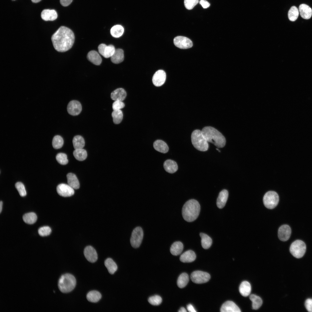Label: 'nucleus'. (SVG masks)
<instances>
[{
  "instance_id": "obj_1",
  "label": "nucleus",
  "mask_w": 312,
  "mask_h": 312,
  "mask_svg": "<svg viewBox=\"0 0 312 312\" xmlns=\"http://www.w3.org/2000/svg\"><path fill=\"white\" fill-rule=\"evenodd\" d=\"M51 40L55 50L59 52H64L69 50L73 46L75 36L70 29L62 26L52 35Z\"/></svg>"
},
{
  "instance_id": "obj_2",
  "label": "nucleus",
  "mask_w": 312,
  "mask_h": 312,
  "mask_svg": "<svg viewBox=\"0 0 312 312\" xmlns=\"http://www.w3.org/2000/svg\"><path fill=\"white\" fill-rule=\"evenodd\" d=\"M201 132L208 142L213 144L219 148L225 146L226 143L225 137L216 129L210 126L206 127L202 129Z\"/></svg>"
},
{
  "instance_id": "obj_3",
  "label": "nucleus",
  "mask_w": 312,
  "mask_h": 312,
  "mask_svg": "<svg viewBox=\"0 0 312 312\" xmlns=\"http://www.w3.org/2000/svg\"><path fill=\"white\" fill-rule=\"evenodd\" d=\"M200 205L197 201L194 199L187 201L182 209V215L185 220L192 222L198 217L200 211Z\"/></svg>"
},
{
  "instance_id": "obj_4",
  "label": "nucleus",
  "mask_w": 312,
  "mask_h": 312,
  "mask_svg": "<svg viewBox=\"0 0 312 312\" xmlns=\"http://www.w3.org/2000/svg\"><path fill=\"white\" fill-rule=\"evenodd\" d=\"M76 281L75 277L72 274L66 273L62 275L58 282V287L60 291L63 293H67L72 291L75 288Z\"/></svg>"
},
{
  "instance_id": "obj_5",
  "label": "nucleus",
  "mask_w": 312,
  "mask_h": 312,
  "mask_svg": "<svg viewBox=\"0 0 312 312\" xmlns=\"http://www.w3.org/2000/svg\"><path fill=\"white\" fill-rule=\"evenodd\" d=\"M191 139L192 145L197 150L201 151L208 150V142L203 136L201 131L196 129L193 131L191 134Z\"/></svg>"
},
{
  "instance_id": "obj_6",
  "label": "nucleus",
  "mask_w": 312,
  "mask_h": 312,
  "mask_svg": "<svg viewBox=\"0 0 312 312\" xmlns=\"http://www.w3.org/2000/svg\"><path fill=\"white\" fill-rule=\"evenodd\" d=\"M306 247L305 243L302 241L297 240L293 242L290 248L291 254L295 257L300 258L304 254Z\"/></svg>"
},
{
  "instance_id": "obj_7",
  "label": "nucleus",
  "mask_w": 312,
  "mask_h": 312,
  "mask_svg": "<svg viewBox=\"0 0 312 312\" xmlns=\"http://www.w3.org/2000/svg\"><path fill=\"white\" fill-rule=\"evenodd\" d=\"M279 200L278 194L274 191H269L264 195L263 198V203L267 208L272 209L278 205Z\"/></svg>"
},
{
  "instance_id": "obj_8",
  "label": "nucleus",
  "mask_w": 312,
  "mask_h": 312,
  "mask_svg": "<svg viewBox=\"0 0 312 312\" xmlns=\"http://www.w3.org/2000/svg\"><path fill=\"white\" fill-rule=\"evenodd\" d=\"M142 229L140 226L135 228L133 231L130 238L131 246L134 248L139 247L142 241L143 237Z\"/></svg>"
},
{
  "instance_id": "obj_9",
  "label": "nucleus",
  "mask_w": 312,
  "mask_h": 312,
  "mask_svg": "<svg viewBox=\"0 0 312 312\" xmlns=\"http://www.w3.org/2000/svg\"><path fill=\"white\" fill-rule=\"evenodd\" d=\"M190 278L194 283L200 284L206 283L210 279V275L208 273L200 271H196L192 273Z\"/></svg>"
},
{
  "instance_id": "obj_10",
  "label": "nucleus",
  "mask_w": 312,
  "mask_h": 312,
  "mask_svg": "<svg viewBox=\"0 0 312 312\" xmlns=\"http://www.w3.org/2000/svg\"><path fill=\"white\" fill-rule=\"evenodd\" d=\"M174 43L177 47L181 49H187L193 46L192 41L189 38L184 36H179L174 39Z\"/></svg>"
},
{
  "instance_id": "obj_11",
  "label": "nucleus",
  "mask_w": 312,
  "mask_h": 312,
  "mask_svg": "<svg viewBox=\"0 0 312 312\" xmlns=\"http://www.w3.org/2000/svg\"><path fill=\"white\" fill-rule=\"evenodd\" d=\"M57 193L60 196L64 197L70 196L74 195V189L68 184L61 183L58 185L56 188Z\"/></svg>"
},
{
  "instance_id": "obj_12",
  "label": "nucleus",
  "mask_w": 312,
  "mask_h": 312,
  "mask_svg": "<svg viewBox=\"0 0 312 312\" xmlns=\"http://www.w3.org/2000/svg\"><path fill=\"white\" fill-rule=\"evenodd\" d=\"M115 50V47L112 45H107L104 44H101L98 47L99 53L105 58L111 57L114 53Z\"/></svg>"
},
{
  "instance_id": "obj_13",
  "label": "nucleus",
  "mask_w": 312,
  "mask_h": 312,
  "mask_svg": "<svg viewBox=\"0 0 312 312\" xmlns=\"http://www.w3.org/2000/svg\"><path fill=\"white\" fill-rule=\"evenodd\" d=\"M82 110L81 105L80 103L76 100H72L68 103L67 107L68 113L72 116L79 115Z\"/></svg>"
},
{
  "instance_id": "obj_14",
  "label": "nucleus",
  "mask_w": 312,
  "mask_h": 312,
  "mask_svg": "<svg viewBox=\"0 0 312 312\" xmlns=\"http://www.w3.org/2000/svg\"><path fill=\"white\" fill-rule=\"evenodd\" d=\"M166 78L165 72L162 70L157 71L153 75L152 82L155 86L159 87L165 83Z\"/></svg>"
},
{
  "instance_id": "obj_15",
  "label": "nucleus",
  "mask_w": 312,
  "mask_h": 312,
  "mask_svg": "<svg viewBox=\"0 0 312 312\" xmlns=\"http://www.w3.org/2000/svg\"><path fill=\"white\" fill-rule=\"evenodd\" d=\"M291 233V229L289 225L287 224L281 226L278 229V238L282 241L287 240L290 238Z\"/></svg>"
},
{
  "instance_id": "obj_16",
  "label": "nucleus",
  "mask_w": 312,
  "mask_h": 312,
  "mask_svg": "<svg viewBox=\"0 0 312 312\" xmlns=\"http://www.w3.org/2000/svg\"><path fill=\"white\" fill-rule=\"evenodd\" d=\"M84 254L86 259L90 262H95L97 259L96 252L94 248L91 246H88L85 248Z\"/></svg>"
},
{
  "instance_id": "obj_17",
  "label": "nucleus",
  "mask_w": 312,
  "mask_h": 312,
  "mask_svg": "<svg viewBox=\"0 0 312 312\" xmlns=\"http://www.w3.org/2000/svg\"><path fill=\"white\" fill-rule=\"evenodd\" d=\"M221 312H240V309L233 302L227 301L222 305L220 308Z\"/></svg>"
},
{
  "instance_id": "obj_18",
  "label": "nucleus",
  "mask_w": 312,
  "mask_h": 312,
  "mask_svg": "<svg viewBox=\"0 0 312 312\" xmlns=\"http://www.w3.org/2000/svg\"><path fill=\"white\" fill-rule=\"evenodd\" d=\"M228 196V192L225 189L223 190L219 193L216 201L217 205L219 208L222 209L224 207Z\"/></svg>"
},
{
  "instance_id": "obj_19",
  "label": "nucleus",
  "mask_w": 312,
  "mask_h": 312,
  "mask_svg": "<svg viewBox=\"0 0 312 312\" xmlns=\"http://www.w3.org/2000/svg\"><path fill=\"white\" fill-rule=\"evenodd\" d=\"M41 16L42 19L45 21H53L57 17V12L54 10H44L42 12Z\"/></svg>"
},
{
  "instance_id": "obj_20",
  "label": "nucleus",
  "mask_w": 312,
  "mask_h": 312,
  "mask_svg": "<svg viewBox=\"0 0 312 312\" xmlns=\"http://www.w3.org/2000/svg\"><path fill=\"white\" fill-rule=\"evenodd\" d=\"M299 11L302 18L306 19L310 18L312 15L311 8L307 5L302 4L299 7Z\"/></svg>"
},
{
  "instance_id": "obj_21",
  "label": "nucleus",
  "mask_w": 312,
  "mask_h": 312,
  "mask_svg": "<svg viewBox=\"0 0 312 312\" xmlns=\"http://www.w3.org/2000/svg\"><path fill=\"white\" fill-rule=\"evenodd\" d=\"M127 95L125 91L123 88H117L112 92L111 94V99L113 100L122 101Z\"/></svg>"
},
{
  "instance_id": "obj_22",
  "label": "nucleus",
  "mask_w": 312,
  "mask_h": 312,
  "mask_svg": "<svg viewBox=\"0 0 312 312\" xmlns=\"http://www.w3.org/2000/svg\"><path fill=\"white\" fill-rule=\"evenodd\" d=\"M195 253L192 250H189L183 253L180 257V261L183 263L193 262L196 258Z\"/></svg>"
},
{
  "instance_id": "obj_23",
  "label": "nucleus",
  "mask_w": 312,
  "mask_h": 312,
  "mask_svg": "<svg viewBox=\"0 0 312 312\" xmlns=\"http://www.w3.org/2000/svg\"><path fill=\"white\" fill-rule=\"evenodd\" d=\"M88 59L93 64L99 65L102 62V59L99 54L94 50L89 51L87 55Z\"/></svg>"
},
{
  "instance_id": "obj_24",
  "label": "nucleus",
  "mask_w": 312,
  "mask_h": 312,
  "mask_svg": "<svg viewBox=\"0 0 312 312\" xmlns=\"http://www.w3.org/2000/svg\"><path fill=\"white\" fill-rule=\"evenodd\" d=\"M164 167L165 170L170 173L175 172L178 170V166L177 163L171 159H167L165 161L164 164Z\"/></svg>"
},
{
  "instance_id": "obj_25",
  "label": "nucleus",
  "mask_w": 312,
  "mask_h": 312,
  "mask_svg": "<svg viewBox=\"0 0 312 312\" xmlns=\"http://www.w3.org/2000/svg\"><path fill=\"white\" fill-rule=\"evenodd\" d=\"M124 58L123 50L121 49H118L115 50L114 53L111 57V60L113 63L118 64L123 61Z\"/></svg>"
},
{
  "instance_id": "obj_26",
  "label": "nucleus",
  "mask_w": 312,
  "mask_h": 312,
  "mask_svg": "<svg viewBox=\"0 0 312 312\" xmlns=\"http://www.w3.org/2000/svg\"><path fill=\"white\" fill-rule=\"evenodd\" d=\"M154 149L158 151L163 153H167L169 150L168 147L166 143L161 140H157L153 143Z\"/></svg>"
},
{
  "instance_id": "obj_27",
  "label": "nucleus",
  "mask_w": 312,
  "mask_h": 312,
  "mask_svg": "<svg viewBox=\"0 0 312 312\" xmlns=\"http://www.w3.org/2000/svg\"><path fill=\"white\" fill-rule=\"evenodd\" d=\"M68 184L73 189H77L80 187L79 181L76 175L72 173L68 174L66 176Z\"/></svg>"
},
{
  "instance_id": "obj_28",
  "label": "nucleus",
  "mask_w": 312,
  "mask_h": 312,
  "mask_svg": "<svg viewBox=\"0 0 312 312\" xmlns=\"http://www.w3.org/2000/svg\"><path fill=\"white\" fill-rule=\"evenodd\" d=\"M251 286L249 282L244 281L242 282L239 288V291L243 296L246 297L249 296L251 292Z\"/></svg>"
},
{
  "instance_id": "obj_29",
  "label": "nucleus",
  "mask_w": 312,
  "mask_h": 312,
  "mask_svg": "<svg viewBox=\"0 0 312 312\" xmlns=\"http://www.w3.org/2000/svg\"><path fill=\"white\" fill-rule=\"evenodd\" d=\"M183 248V245L181 242H176L171 245L170 249V252L173 255L177 256L181 253Z\"/></svg>"
},
{
  "instance_id": "obj_30",
  "label": "nucleus",
  "mask_w": 312,
  "mask_h": 312,
  "mask_svg": "<svg viewBox=\"0 0 312 312\" xmlns=\"http://www.w3.org/2000/svg\"><path fill=\"white\" fill-rule=\"evenodd\" d=\"M101 295L98 291L93 290L89 291L86 295V298L88 301L94 303L99 301L101 298Z\"/></svg>"
},
{
  "instance_id": "obj_31",
  "label": "nucleus",
  "mask_w": 312,
  "mask_h": 312,
  "mask_svg": "<svg viewBox=\"0 0 312 312\" xmlns=\"http://www.w3.org/2000/svg\"><path fill=\"white\" fill-rule=\"evenodd\" d=\"M200 236L201 238V245L205 249L209 248L212 245V240L211 238L206 234L200 233Z\"/></svg>"
},
{
  "instance_id": "obj_32",
  "label": "nucleus",
  "mask_w": 312,
  "mask_h": 312,
  "mask_svg": "<svg viewBox=\"0 0 312 312\" xmlns=\"http://www.w3.org/2000/svg\"><path fill=\"white\" fill-rule=\"evenodd\" d=\"M104 264L109 272L111 274H114L117 269L118 267L116 264L111 258L106 259L105 261Z\"/></svg>"
},
{
  "instance_id": "obj_33",
  "label": "nucleus",
  "mask_w": 312,
  "mask_h": 312,
  "mask_svg": "<svg viewBox=\"0 0 312 312\" xmlns=\"http://www.w3.org/2000/svg\"><path fill=\"white\" fill-rule=\"evenodd\" d=\"M249 298L252 302V306L253 309H258L262 305L263 301L260 297L255 294H252L250 295Z\"/></svg>"
},
{
  "instance_id": "obj_34",
  "label": "nucleus",
  "mask_w": 312,
  "mask_h": 312,
  "mask_svg": "<svg viewBox=\"0 0 312 312\" xmlns=\"http://www.w3.org/2000/svg\"><path fill=\"white\" fill-rule=\"evenodd\" d=\"M73 155L75 159L79 161L85 160L87 156L86 151L83 148L75 149Z\"/></svg>"
},
{
  "instance_id": "obj_35",
  "label": "nucleus",
  "mask_w": 312,
  "mask_h": 312,
  "mask_svg": "<svg viewBox=\"0 0 312 312\" xmlns=\"http://www.w3.org/2000/svg\"><path fill=\"white\" fill-rule=\"evenodd\" d=\"M23 219L25 223L29 224H32L36 222L37 217L35 213L31 212L24 214L23 216Z\"/></svg>"
},
{
  "instance_id": "obj_36",
  "label": "nucleus",
  "mask_w": 312,
  "mask_h": 312,
  "mask_svg": "<svg viewBox=\"0 0 312 312\" xmlns=\"http://www.w3.org/2000/svg\"><path fill=\"white\" fill-rule=\"evenodd\" d=\"M189 281L188 275L185 273H182L179 276L177 281V285L180 288L185 287Z\"/></svg>"
},
{
  "instance_id": "obj_37",
  "label": "nucleus",
  "mask_w": 312,
  "mask_h": 312,
  "mask_svg": "<svg viewBox=\"0 0 312 312\" xmlns=\"http://www.w3.org/2000/svg\"><path fill=\"white\" fill-rule=\"evenodd\" d=\"M110 34L115 38H119L121 36L124 32L123 27L120 25H116L113 26L111 29Z\"/></svg>"
},
{
  "instance_id": "obj_38",
  "label": "nucleus",
  "mask_w": 312,
  "mask_h": 312,
  "mask_svg": "<svg viewBox=\"0 0 312 312\" xmlns=\"http://www.w3.org/2000/svg\"><path fill=\"white\" fill-rule=\"evenodd\" d=\"M73 143L75 149L83 148L85 144L83 138L79 135L75 136L73 138Z\"/></svg>"
},
{
  "instance_id": "obj_39",
  "label": "nucleus",
  "mask_w": 312,
  "mask_h": 312,
  "mask_svg": "<svg viewBox=\"0 0 312 312\" xmlns=\"http://www.w3.org/2000/svg\"><path fill=\"white\" fill-rule=\"evenodd\" d=\"M114 122L116 124H119L121 122L123 118V113L120 110H113L112 114Z\"/></svg>"
},
{
  "instance_id": "obj_40",
  "label": "nucleus",
  "mask_w": 312,
  "mask_h": 312,
  "mask_svg": "<svg viewBox=\"0 0 312 312\" xmlns=\"http://www.w3.org/2000/svg\"><path fill=\"white\" fill-rule=\"evenodd\" d=\"M288 17L291 21H296L299 15V11L298 8L295 6L291 7L288 12Z\"/></svg>"
},
{
  "instance_id": "obj_41",
  "label": "nucleus",
  "mask_w": 312,
  "mask_h": 312,
  "mask_svg": "<svg viewBox=\"0 0 312 312\" xmlns=\"http://www.w3.org/2000/svg\"><path fill=\"white\" fill-rule=\"evenodd\" d=\"M63 144V139L60 136L56 135L53 137L52 141V145L55 149H58L61 148Z\"/></svg>"
},
{
  "instance_id": "obj_42",
  "label": "nucleus",
  "mask_w": 312,
  "mask_h": 312,
  "mask_svg": "<svg viewBox=\"0 0 312 312\" xmlns=\"http://www.w3.org/2000/svg\"><path fill=\"white\" fill-rule=\"evenodd\" d=\"M56 159L57 161L61 165H66L68 163L67 156L66 154L64 153H58L56 156Z\"/></svg>"
},
{
  "instance_id": "obj_43",
  "label": "nucleus",
  "mask_w": 312,
  "mask_h": 312,
  "mask_svg": "<svg viewBox=\"0 0 312 312\" xmlns=\"http://www.w3.org/2000/svg\"><path fill=\"white\" fill-rule=\"evenodd\" d=\"M148 302L151 304L157 306L160 304L162 302L161 298L159 296L156 295L150 297Z\"/></svg>"
},
{
  "instance_id": "obj_44",
  "label": "nucleus",
  "mask_w": 312,
  "mask_h": 312,
  "mask_svg": "<svg viewBox=\"0 0 312 312\" xmlns=\"http://www.w3.org/2000/svg\"><path fill=\"white\" fill-rule=\"evenodd\" d=\"M15 187L21 196L24 197L26 195L27 193L25 186L22 182H18L16 183L15 184Z\"/></svg>"
},
{
  "instance_id": "obj_45",
  "label": "nucleus",
  "mask_w": 312,
  "mask_h": 312,
  "mask_svg": "<svg viewBox=\"0 0 312 312\" xmlns=\"http://www.w3.org/2000/svg\"><path fill=\"white\" fill-rule=\"evenodd\" d=\"M38 232L40 236L44 237L49 235L51 232V230L49 226H45L39 228Z\"/></svg>"
},
{
  "instance_id": "obj_46",
  "label": "nucleus",
  "mask_w": 312,
  "mask_h": 312,
  "mask_svg": "<svg viewBox=\"0 0 312 312\" xmlns=\"http://www.w3.org/2000/svg\"><path fill=\"white\" fill-rule=\"evenodd\" d=\"M198 3V0H184V4L185 8L191 10Z\"/></svg>"
},
{
  "instance_id": "obj_47",
  "label": "nucleus",
  "mask_w": 312,
  "mask_h": 312,
  "mask_svg": "<svg viewBox=\"0 0 312 312\" xmlns=\"http://www.w3.org/2000/svg\"><path fill=\"white\" fill-rule=\"evenodd\" d=\"M124 107L125 104L121 101H115L112 104V108L113 110L120 109L124 108Z\"/></svg>"
},
{
  "instance_id": "obj_48",
  "label": "nucleus",
  "mask_w": 312,
  "mask_h": 312,
  "mask_svg": "<svg viewBox=\"0 0 312 312\" xmlns=\"http://www.w3.org/2000/svg\"><path fill=\"white\" fill-rule=\"evenodd\" d=\"M305 305L306 309L308 311L312 312V299H307L305 301Z\"/></svg>"
},
{
  "instance_id": "obj_49",
  "label": "nucleus",
  "mask_w": 312,
  "mask_h": 312,
  "mask_svg": "<svg viewBox=\"0 0 312 312\" xmlns=\"http://www.w3.org/2000/svg\"><path fill=\"white\" fill-rule=\"evenodd\" d=\"M199 3L204 8H207L210 5V4L206 0H200Z\"/></svg>"
},
{
  "instance_id": "obj_50",
  "label": "nucleus",
  "mask_w": 312,
  "mask_h": 312,
  "mask_svg": "<svg viewBox=\"0 0 312 312\" xmlns=\"http://www.w3.org/2000/svg\"><path fill=\"white\" fill-rule=\"evenodd\" d=\"M73 0H60L61 4L64 6H67L69 5Z\"/></svg>"
},
{
  "instance_id": "obj_51",
  "label": "nucleus",
  "mask_w": 312,
  "mask_h": 312,
  "mask_svg": "<svg viewBox=\"0 0 312 312\" xmlns=\"http://www.w3.org/2000/svg\"><path fill=\"white\" fill-rule=\"evenodd\" d=\"M187 309L188 311L190 312H196V311L191 304H189L187 305Z\"/></svg>"
},
{
  "instance_id": "obj_52",
  "label": "nucleus",
  "mask_w": 312,
  "mask_h": 312,
  "mask_svg": "<svg viewBox=\"0 0 312 312\" xmlns=\"http://www.w3.org/2000/svg\"><path fill=\"white\" fill-rule=\"evenodd\" d=\"M178 311L179 312H187V311L184 307H181L180 308Z\"/></svg>"
},
{
  "instance_id": "obj_53",
  "label": "nucleus",
  "mask_w": 312,
  "mask_h": 312,
  "mask_svg": "<svg viewBox=\"0 0 312 312\" xmlns=\"http://www.w3.org/2000/svg\"><path fill=\"white\" fill-rule=\"evenodd\" d=\"M3 202L1 201L0 202V213L1 212L2 209Z\"/></svg>"
},
{
  "instance_id": "obj_54",
  "label": "nucleus",
  "mask_w": 312,
  "mask_h": 312,
  "mask_svg": "<svg viewBox=\"0 0 312 312\" xmlns=\"http://www.w3.org/2000/svg\"><path fill=\"white\" fill-rule=\"evenodd\" d=\"M34 3H37L40 2L41 0H31Z\"/></svg>"
},
{
  "instance_id": "obj_55",
  "label": "nucleus",
  "mask_w": 312,
  "mask_h": 312,
  "mask_svg": "<svg viewBox=\"0 0 312 312\" xmlns=\"http://www.w3.org/2000/svg\"><path fill=\"white\" fill-rule=\"evenodd\" d=\"M216 150H217V151H219V152H220V151H219V149H218V148H216Z\"/></svg>"
}]
</instances>
